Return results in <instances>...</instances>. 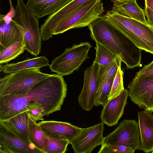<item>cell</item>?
Returning a JSON list of instances; mask_svg holds the SVG:
<instances>
[{
	"instance_id": "obj_16",
	"label": "cell",
	"mask_w": 153,
	"mask_h": 153,
	"mask_svg": "<svg viewBox=\"0 0 153 153\" xmlns=\"http://www.w3.org/2000/svg\"><path fill=\"white\" fill-rule=\"evenodd\" d=\"M73 0H27L26 5L38 19L50 16Z\"/></svg>"
},
{
	"instance_id": "obj_3",
	"label": "cell",
	"mask_w": 153,
	"mask_h": 153,
	"mask_svg": "<svg viewBox=\"0 0 153 153\" xmlns=\"http://www.w3.org/2000/svg\"><path fill=\"white\" fill-rule=\"evenodd\" d=\"M101 0H90L75 10L60 19L40 28L42 40L46 41L53 35L62 33L70 29L88 26L105 11Z\"/></svg>"
},
{
	"instance_id": "obj_4",
	"label": "cell",
	"mask_w": 153,
	"mask_h": 153,
	"mask_svg": "<svg viewBox=\"0 0 153 153\" xmlns=\"http://www.w3.org/2000/svg\"><path fill=\"white\" fill-rule=\"evenodd\" d=\"M12 19L22 28L26 50L37 57L41 52L42 39L39 22L26 7L23 0H16Z\"/></svg>"
},
{
	"instance_id": "obj_30",
	"label": "cell",
	"mask_w": 153,
	"mask_h": 153,
	"mask_svg": "<svg viewBox=\"0 0 153 153\" xmlns=\"http://www.w3.org/2000/svg\"><path fill=\"white\" fill-rule=\"evenodd\" d=\"M144 13L148 25L153 27V10L145 4Z\"/></svg>"
},
{
	"instance_id": "obj_11",
	"label": "cell",
	"mask_w": 153,
	"mask_h": 153,
	"mask_svg": "<svg viewBox=\"0 0 153 153\" xmlns=\"http://www.w3.org/2000/svg\"><path fill=\"white\" fill-rule=\"evenodd\" d=\"M100 68L98 63L93 62L84 72L83 86L78 100L79 106L86 111H91L94 105Z\"/></svg>"
},
{
	"instance_id": "obj_26",
	"label": "cell",
	"mask_w": 153,
	"mask_h": 153,
	"mask_svg": "<svg viewBox=\"0 0 153 153\" xmlns=\"http://www.w3.org/2000/svg\"><path fill=\"white\" fill-rule=\"evenodd\" d=\"M121 64L118 67L114 79L109 96L108 101L118 96L124 89L123 83V72L121 69Z\"/></svg>"
},
{
	"instance_id": "obj_15",
	"label": "cell",
	"mask_w": 153,
	"mask_h": 153,
	"mask_svg": "<svg viewBox=\"0 0 153 153\" xmlns=\"http://www.w3.org/2000/svg\"><path fill=\"white\" fill-rule=\"evenodd\" d=\"M141 139V150L148 153L153 151V115L144 110L138 112Z\"/></svg>"
},
{
	"instance_id": "obj_10",
	"label": "cell",
	"mask_w": 153,
	"mask_h": 153,
	"mask_svg": "<svg viewBox=\"0 0 153 153\" xmlns=\"http://www.w3.org/2000/svg\"><path fill=\"white\" fill-rule=\"evenodd\" d=\"M104 123L102 122L82 130L71 142L75 153H91L103 143Z\"/></svg>"
},
{
	"instance_id": "obj_9",
	"label": "cell",
	"mask_w": 153,
	"mask_h": 153,
	"mask_svg": "<svg viewBox=\"0 0 153 153\" xmlns=\"http://www.w3.org/2000/svg\"><path fill=\"white\" fill-rule=\"evenodd\" d=\"M41 153L31 142L0 122V153Z\"/></svg>"
},
{
	"instance_id": "obj_14",
	"label": "cell",
	"mask_w": 153,
	"mask_h": 153,
	"mask_svg": "<svg viewBox=\"0 0 153 153\" xmlns=\"http://www.w3.org/2000/svg\"><path fill=\"white\" fill-rule=\"evenodd\" d=\"M38 124L46 135L57 139L67 140L70 143L83 129L68 123L55 121H41Z\"/></svg>"
},
{
	"instance_id": "obj_27",
	"label": "cell",
	"mask_w": 153,
	"mask_h": 153,
	"mask_svg": "<svg viewBox=\"0 0 153 153\" xmlns=\"http://www.w3.org/2000/svg\"><path fill=\"white\" fill-rule=\"evenodd\" d=\"M135 151L131 147L126 145H102L98 153H133Z\"/></svg>"
},
{
	"instance_id": "obj_22",
	"label": "cell",
	"mask_w": 153,
	"mask_h": 153,
	"mask_svg": "<svg viewBox=\"0 0 153 153\" xmlns=\"http://www.w3.org/2000/svg\"><path fill=\"white\" fill-rule=\"evenodd\" d=\"M26 50L24 39L0 51V65L7 64L23 53Z\"/></svg>"
},
{
	"instance_id": "obj_13",
	"label": "cell",
	"mask_w": 153,
	"mask_h": 153,
	"mask_svg": "<svg viewBox=\"0 0 153 153\" xmlns=\"http://www.w3.org/2000/svg\"><path fill=\"white\" fill-rule=\"evenodd\" d=\"M128 96L127 90L124 89L118 96L109 100L101 111L102 122L109 126L117 125L124 112Z\"/></svg>"
},
{
	"instance_id": "obj_8",
	"label": "cell",
	"mask_w": 153,
	"mask_h": 153,
	"mask_svg": "<svg viewBox=\"0 0 153 153\" xmlns=\"http://www.w3.org/2000/svg\"><path fill=\"white\" fill-rule=\"evenodd\" d=\"M131 101L139 108L153 112V77H135L129 83L127 89Z\"/></svg>"
},
{
	"instance_id": "obj_5",
	"label": "cell",
	"mask_w": 153,
	"mask_h": 153,
	"mask_svg": "<svg viewBox=\"0 0 153 153\" xmlns=\"http://www.w3.org/2000/svg\"><path fill=\"white\" fill-rule=\"evenodd\" d=\"M51 75L41 72L39 68L6 74L0 79V97L8 95L25 93L36 84Z\"/></svg>"
},
{
	"instance_id": "obj_25",
	"label": "cell",
	"mask_w": 153,
	"mask_h": 153,
	"mask_svg": "<svg viewBox=\"0 0 153 153\" xmlns=\"http://www.w3.org/2000/svg\"><path fill=\"white\" fill-rule=\"evenodd\" d=\"M46 136L47 143L45 153H64L66 152L67 146L70 144L69 141L54 138L47 135Z\"/></svg>"
},
{
	"instance_id": "obj_32",
	"label": "cell",
	"mask_w": 153,
	"mask_h": 153,
	"mask_svg": "<svg viewBox=\"0 0 153 153\" xmlns=\"http://www.w3.org/2000/svg\"><path fill=\"white\" fill-rule=\"evenodd\" d=\"M113 2L117 1L119 2H126L130 1H136V0H112Z\"/></svg>"
},
{
	"instance_id": "obj_18",
	"label": "cell",
	"mask_w": 153,
	"mask_h": 153,
	"mask_svg": "<svg viewBox=\"0 0 153 153\" xmlns=\"http://www.w3.org/2000/svg\"><path fill=\"white\" fill-rule=\"evenodd\" d=\"M114 2L112 9L120 14L148 24L144 11L137 4L136 1Z\"/></svg>"
},
{
	"instance_id": "obj_6",
	"label": "cell",
	"mask_w": 153,
	"mask_h": 153,
	"mask_svg": "<svg viewBox=\"0 0 153 153\" xmlns=\"http://www.w3.org/2000/svg\"><path fill=\"white\" fill-rule=\"evenodd\" d=\"M90 42H81L67 48L64 52L54 59L49 65L51 72L62 76L77 71L84 61L89 58L88 53L92 47Z\"/></svg>"
},
{
	"instance_id": "obj_12",
	"label": "cell",
	"mask_w": 153,
	"mask_h": 153,
	"mask_svg": "<svg viewBox=\"0 0 153 153\" xmlns=\"http://www.w3.org/2000/svg\"><path fill=\"white\" fill-rule=\"evenodd\" d=\"M15 11L0 15V51L24 39L22 27L13 19Z\"/></svg>"
},
{
	"instance_id": "obj_33",
	"label": "cell",
	"mask_w": 153,
	"mask_h": 153,
	"mask_svg": "<svg viewBox=\"0 0 153 153\" xmlns=\"http://www.w3.org/2000/svg\"><path fill=\"white\" fill-rule=\"evenodd\" d=\"M152 152V153H153V151Z\"/></svg>"
},
{
	"instance_id": "obj_19",
	"label": "cell",
	"mask_w": 153,
	"mask_h": 153,
	"mask_svg": "<svg viewBox=\"0 0 153 153\" xmlns=\"http://www.w3.org/2000/svg\"><path fill=\"white\" fill-rule=\"evenodd\" d=\"M28 120L29 116L24 111L2 122L15 133L30 142L28 135Z\"/></svg>"
},
{
	"instance_id": "obj_7",
	"label": "cell",
	"mask_w": 153,
	"mask_h": 153,
	"mask_svg": "<svg viewBox=\"0 0 153 153\" xmlns=\"http://www.w3.org/2000/svg\"><path fill=\"white\" fill-rule=\"evenodd\" d=\"M102 145H123L131 147L135 151L141 150L138 122L134 120L124 119L114 130L104 137Z\"/></svg>"
},
{
	"instance_id": "obj_17",
	"label": "cell",
	"mask_w": 153,
	"mask_h": 153,
	"mask_svg": "<svg viewBox=\"0 0 153 153\" xmlns=\"http://www.w3.org/2000/svg\"><path fill=\"white\" fill-rule=\"evenodd\" d=\"M49 65L48 59L42 56L32 58H27L24 60L17 63L0 65V71L4 73L9 74L32 69H40L45 66H49Z\"/></svg>"
},
{
	"instance_id": "obj_21",
	"label": "cell",
	"mask_w": 153,
	"mask_h": 153,
	"mask_svg": "<svg viewBox=\"0 0 153 153\" xmlns=\"http://www.w3.org/2000/svg\"><path fill=\"white\" fill-rule=\"evenodd\" d=\"M122 62L120 58L117 56L114 60L108 64L104 66L100 65L97 91L100 89L109 79L115 77L118 67Z\"/></svg>"
},
{
	"instance_id": "obj_29",
	"label": "cell",
	"mask_w": 153,
	"mask_h": 153,
	"mask_svg": "<svg viewBox=\"0 0 153 153\" xmlns=\"http://www.w3.org/2000/svg\"><path fill=\"white\" fill-rule=\"evenodd\" d=\"M153 77V60L149 64L144 65L136 74L135 77L143 78Z\"/></svg>"
},
{
	"instance_id": "obj_1",
	"label": "cell",
	"mask_w": 153,
	"mask_h": 153,
	"mask_svg": "<svg viewBox=\"0 0 153 153\" xmlns=\"http://www.w3.org/2000/svg\"><path fill=\"white\" fill-rule=\"evenodd\" d=\"M67 85L63 76L51 74L32 87L26 93L0 97V121L8 120L29 106H39L46 116L60 111L66 96Z\"/></svg>"
},
{
	"instance_id": "obj_28",
	"label": "cell",
	"mask_w": 153,
	"mask_h": 153,
	"mask_svg": "<svg viewBox=\"0 0 153 153\" xmlns=\"http://www.w3.org/2000/svg\"><path fill=\"white\" fill-rule=\"evenodd\" d=\"M25 111L35 122L39 120H43L44 119L43 117L46 116L44 110L37 105L28 106Z\"/></svg>"
},
{
	"instance_id": "obj_31",
	"label": "cell",
	"mask_w": 153,
	"mask_h": 153,
	"mask_svg": "<svg viewBox=\"0 0 153 153\" xmlns=\"http://www.w3.org/2000/svg\"><path fill=\"white\" fill-rule=\"evenodd\" d=\"M145 4L153 10V0H145Z\"/></svg>"
},
{
	"instance_id": "obj_23",
	"label": "cell",
	"mask_w": 153,
	"mask_h": 153,
	"mask_svg": "<svg viewBox=\"0 0 153 153\" xmlns=\"http://www.w3.org/2000/svg\"><path fill=\"white\" fill-rule=\"evenodd\" d=\"M89 0H73L62 8L49 16L42 24L47 25L60 19L75 10Z\"/></svg>"
},
{
	"instance_id": "obj_20",
	"label": "cell",
	"mask_w": 153,
	"mask_h": 153,
	"mask_svg": "<svg viewBox=\"0 0 153 153\" xmlns=\"http://www.w3.org/2000/svg\"><path fill=\"white\" fill-rule=\"evenodd\" d=\"M28 135L30 142L41 153L44 151L47 143L46 135L40 126L29 116Z\"/></svg>"
},
{
	"instance_id": "obj_2",
	"label": "cell",
	"mask_w": 153,
	"mask_h": 153,
	"mask_svg": "<svg viewBox=\"0 0 153 153\" xmlns=\"http://www.w3.org/2000/svg\"><path fill=\"white\" fill-rule=\"evenodd\" d=\"M88 27L92 39L119 57L127 69L140 65L142 50L103 16L92 22Z\"/></svg>"
},
{
	"instance_id": "obj_24",
	"label": "cell",
	"mask_w": 153,
	"mask_h": 153,
	"mask_svg": "<svg viewBox=\"0 0 153 153\" xmlns=\"http://www.w3.org/2000/svg\"><path fill=\"white\" fill-rule=\"evenodd\" d=\"M96 43V57L93 62L100 66H104L110 63L117 56L100 43Z\"/></svg>"
}]
</instances>
